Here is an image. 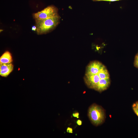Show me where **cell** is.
<instances>
[{"label":"cell","instance_id":"cell-1","mask_svg":"<svg viewBox=\"0 0 138 138\" xmlns=\"http://www.w3.org/2000/svg\"><path fill=\"white\" fill-rule=\"evenodd\" d=\"M84 78L87 86L94 90L100 80L110 79L109 72L106 66L97 61H91L88 65Z\"/></svg>","mask_w":138,"mask_h":138},{"label":"cell","instance_id":"cell-2","mask_svg":"<svg viewBox=\"0 0 138 138\" xmlns=\"http://www.w3.org/2000/svg\"><path fill=\"white\" fill-rule=\"evenodd\" d=\"M59 15L44 19L35 21L37 27L36 32L38 34L47 33L54 30L60 22Z\"/></svg>","mask_w":138,"mask_h":138},{"label":"cell","instance_id":"cell-3","mask_svg":"<svg viewBox=\"0 0 138 138\" xmlns=\"http://www.w3.org/2000/svg\"><path fill=\"white\" fill-rule=\"evenodd\" d=\"M88 114L91 122L96 126L102 123L105 118L104 110L101 107L95 104L92 105L89 107Z\"/></svg>","mask_w":138,"mask_h":138},{"label":"cell","instance_id":"cell-4","mask_svg":"<svg viewBox=\"0 0 138 138\" xmlns=\"http://www.w3.org/2000/svg\"><path fill=\"white\" fill-rule=\"evenodd\" d=\"M58 9L53 5L49 6L42 10L33 14L35 21L42 20L59 15Z\"/></svg>","mask_w":138,"mask_h":138},{"label":"cell","instance_id":"cell-5","mask_svg":"<svg viewBox=\"0 0 138 138\" xmlns=\"http://www.w3.org/2000/svg\"><path fill=\"white\" fill-rule=\"evenodd\" d=\"M13 65L11 63L0 64V75L7 77L12 72Z\"/></svg>","mask_w":138,"mask_h":138},{"label":"cell","instance_id":"cell-6","mask_svg":"<svg viewBox=\"0 0 138 138\" xmlns=\"http://www.w3.org/2000/svg\"><path fill=\"white\" fill-rule=\"evenodd\" d=\"M12 61L11 54L8 51L5 52L0 57V64L10 63Z\"/></svg>","mask_w":138,"mask_h":138},{"label":"cell","instance_id":"cell-7","mask_svg":"<svg viewBox=\"0 0 138 138\" xmlns=\"http://www.w3.org/2000/svg\"><path fill=\"white\" fill-rule=\"evenodd\" d=\"M134 65L135 67L138 68V52L135 56Z\"/></svg>","mask_w":138,"mask_h":138},{"label":"cell","instance_id":"cell-8","mask_svg":"<svg viewBox=\"0 0 138 138\" xmlns=\"http://www.w3.org/2000/svg\"><path fill=\"white\" fill-rule=\"evenodd\" d=\"M93 1H107L110 2H113L119 1L121 0H92Z\"/></svg>","mask_w":138,"mask_h":138},{"label":"cell","instance_id":"cell-9","mask_svg":"<svg viewBox=\"0 0 138 138\" xmlns=\"http://www.w3.org/2000/svg\"><path fill=\"white\" fill-rule=\"evenodd\" d=\"M66 131L68 133H73V129L71 128L68 127Z\"/></svg>","mask_w":138,"mask_h":138},{"label":"cell","instance_id":"cell-10","mask_svg":"<svg viewBox=\"0 0 138 138\" xmlns=\"http://www.w3.org/2000/svg\"><path fill=\"white\" fill-rule=\"evenodd\" d=\"M73 116L74 117H76L77 118H78L79 117V113L78 112L73 113Z\"/></svg>","mask_w":138,"mask_h":138},{"label":"cell","instance_id":"cell-11","mask_svg":"<svg viewBox=\"0 0 138 138\" xmlns=\"http://www.w3.org/2000/svg\"><path fill=\"white\" fill-rule=\"evenodd\" d=\"M133 109L135 113L138 116V109L136 107L133 106Z\"/></svg>","mask_w":138,"mask_h":138},{"label":"cell","instance_id":"cell-12","mask_svg":"<svg viewBox=\"0 0 138 138\" xmlns=\"http://www.w3.org/2000/svg\"><path fill=\"white\" fill-rule=\"evenodd\" d=\"M76 123L79 125H80L82 124V122L80 120H78L76 121Z\"/></svg>","mask_w":138,"mask_h":138},{"label":"cell","instance_id":"cell-13","mask_svg":"<svg viewBox=\"0 0 138 138\" xmlns=\"http://www.w3.org/2000/svg\"><path fill=\"white\" fill-rule=\"evenodd\" d=\"M133 106L135 107L138 109V101L134 104L133 105Z\"/></svg>","mask_w":138,"mask_h":138},{"label":"cell","instance_id":"cell-14","mask_svg":"<svg viewBox=\"0 0 138 138\" xmlns=\"http://www.w3.org/2000/svg\"><path fill=\"white\" fill-rule=\"evenodd\" d=\"M37 29V27L36 25L32 26V30L33 31H36Z\"/></svg>","mask_w":138,"mask_h":138}]
</instances>
